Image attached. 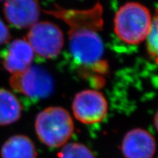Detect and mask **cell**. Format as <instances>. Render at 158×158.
<instances>
[{
	"label": "cell",
	"mask_w": 158,
	"mask_h": 158,
	"mask_svg": "<svg viewBox=\"0 0 158 158\" xmlns=\"http://www.w3.org/2000/svg\"><path fill=\"white\" fill-rule=\"evenodd\" d=\"M46 13L68 26L70 53L80 66L82 76L92 77L94 84H103L108 64L104 59V45L100 35L103 26L100 3L86 10L65 9L56 5Z\"/></svg>",
	"instance_id": "6da1fadb"
},
{
	"label": "cell",
	"mask_w": 158,
	"mask_h": 158,
	"mask_svg": "<svg viewBox=\"0 0 158 158\" xmlns=\"http://www.w3.org/2000/svg\"><path fill=\"white\" fill-rule=\"evenodd\" d=\"M152 23L147 7L138 2L122 5L114 18V31L121 40L138 44L147 39Z\"/></svg>",
	"instance_id": "7a4b0ae2"
},
{
	"label": "cell",
	"mask_w": 158,
	"mask_h": 158,
	"mask_svg": "<svg viewBox=\"0 0 158 158\" xmlns=\"http://www.w3.org/2000/svg\"><path fill=\"white\" fill-rule=\"evenodd\" d=\"M74 130L73 122L68 110L62 107H49L37 114L35 131L42 143L51 148L67 143Z\"/></svg>",
	"instance_id": "3957f363"
},
{
	"label": "cell",
	"mask_w": 158,
	"mask_h": 158,
	"mask_svg": "<svg viewBox=\"0 0 158 158\" xmlns=\"http://www.w3.org/2000/svg\"><path fill=\"white\" fill-rule=\"evenodd\" d=\"M10 84L15 92L31 98H46L54 90L52 76L45 69L37 66L12 75Z\"/></svg>",
	"instance_id": "277c9868"
},
{
	"label": "cell",
	"mask_w": 158,
	"mask_h": 158,
	"mask_svg": "<svg viewBox=\"0 0 158 158\" xmlns=\"http://www.w3.org/2000/svg\"><path fill=\"white\" fill-rule=\"evenodd\" d=\"M27 42L40 57L51 59L56 56L62 49L64 36L58 26L49 21H42L30 27Z\"/></svg>",
	"instance_id": "5b68a950"
},
{
	"label": "cell",
	"mask_w": 158,
	"mask_h": 158,
	"mask_svg": "<svg viewBox=\"0 0 158 158\" xmlns=\"http://www.w3.org/2000/svg\"><path fill=\"white\" fill-rule=\"evenodd\" d=\"M73 114L79 122L92 124L102 122L108 112V102L96 90H84L75 96L72 105Z\"/></svg>",
	"instance_id": "8992f818"
},
{
	"label": "cell",
	"mask_w": 158,
	"mask_h": 158,
	"mask_svg": "<svg viewBox=\"0 0 158 158\" xmlns=\"http://www.w3.org/2000/svg\"><path fill=\"white\" fill-rule=\"evenodd\" d=\"M37 0H5L4 13L7 21L16 28L31 27L40 16Z\"/></svg>",
	"instance_id": "52a82bcc"
},
{
	"label": "cell",
	"mask_w": 158,
	"mask_h": 158,
	"mask_svg": "<svg viewBox=\"0 0 158 158\" xmlns=\"http://www.w3.org/2000/svg\"><path fill=\"white\" fill-rule=\"evenodd\" d=\"M121 148L125 158H152L156 152V141L147 130L137 128L124 135Z\"/></svg>",
	"instance_id": "ba28073f"
},
{
	"label": "cell",
	"mask_w": 158,
	"mask_h": 158,
	"mask_svg": "<svg viewBox=\"0 0 158 158\" xmlns=\"http://www.w3.org/2000/svg\"><path fill=\"white\" fill-rule=\"evenodd\" d=\"M34 54V51L27 40H15L4 51L3 65L12 75L19 73L31 67Z\"/></svg>",
	"instance_id": "9c48e42d"
},
{
	"label": "cell",
	"mask_w": 158,
	"mask_h": 158,
	"mask_svg": "<svg viewBox=\"0 0 158 158\" xmlns=\"http://www.w3.org/2000/svg\"><path fill=\"white\" fill-rule=\"evenodd\" d=\"M2 158H37L33 141L27 136L15 135L6 141L1 149Z\"/></svg>",
	"instance_id": "30bf717a"
},
{
	"label": "cell",
	"mask_w": 158,
	"mask_h": 158,
	"mask_svg": "<svg viewBox=\"0 0 158 158\" xmlns=\"http://www.w3.org/2000/svg\"><path fill=\"white\" fill-rule=\"evenodd\" d=\"M22 106L10 91L0 89V125H8L17 122L21 116Z\"/></svg>",
	"instance_id": "8fae6325"
},
{
	"label": "cell",
	"mask_w": 158,
	"mask_h": 158,
	"mask_svg": "<svg viewBox=\"0 0 158 158\" xmlns=\"http://www.w3.org/2000/svg\"><path fill=\"white\" fill-rule=\"evenodd\" d=\"M57 156L58 158H95L94 153L88 147L78 143L66 144Z\"/></svg>",
	"instance_id": "7c38bea8"
},
{
	"label": "cell",
	"mask_w": 158,
	"mask_h": 158,
	"mask_svg": "<svg viewBox=\"0 0 158 158\" xmlns=\"http://www.w3.org/2000/svg\"><path fill=\"white\" fill-rule=\"evenodd\" d=\"M147 50L150 57L158 65V8L155 10L151 29L147 37Z\"/></svg>",
	"instance_id": "4fadbf2b"
},
{
	"label": "cell",
	"mask_w": 158,
	"mask_h": 158,
	"mask_svg": "<svg viewBox=\"0 0 158 158\" xmlns=\"http://www.w3.org/2000/svg\"><path fill=\"white\" fill-rule=\"evenodd\" d=\"M10 39V35L7 27L0 19V44H5Z\"/></svg>",
	"instance_id": "5bb4252c"
},
{
	"label": "cell",
	"mask_w": 158,
	"mask_h": 158,
	"mask_svg": "<svg viewBox=\"0 0 158 158\" xmlns=\"http://www.w3.org/2000/svg\"><path fill=\"white\" fill-rule=\"evenodd\" d=\"M154 122H155V126L156 129H157V132H158V110L155 114V118H154Z\"/></svg>",
	"instance_id": "9a60e30c"
},
{
	"label": "cell",
	"mask_w": 158,
	"mask_h": 158,
	"mask_svg": "<svg viewBox=\"0 0 158 158\" xmlns=\"http://www.w3.org/2000/svg\"><path fill=\"white\" fill-rule=\"evenodd\" d=\"M0 1H3V0H0Z\"/></svg>",
	"instance_id": "2e32d148"
},
{
	"label": "cell",
	"mask_w": 158,
	"mask_h": 158,
	"mask_svg": "<svg viewBox=\"0 0 158 158\" xmlns=\"http://www.w3.org/2000/svg\"><path fill=\"white\" fill-rule=\"evenodd\" d=\"M157 158H158V157H157Z\"/></svg>",
	"instance_id": "e0dca14e"
}]
</instances>
